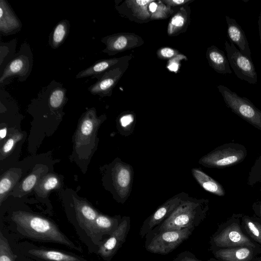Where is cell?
Wrapping results in <instances>:
<instances>
[{"label": "cell", "mask_w": 261, "mask_h": 261, "mask_svg": "<svg viewBox=\"0 0 261 261\" xmlns=\"http://www.w3.org/2000/svg\"><path fill=\"white\" fill-rule=\"evenodd\" d=\"M215 258L220 261H250L261 254V250L247 246L212 250Z\"/></svg>", "instance_id": "4fadbf2b"}, {"label": "cell", "mask_w": 261, "mask_h": 261, "mask_svg": "<svg viewBox=\"0 0 261 261\" xmlns=\"http://www.w3.org/2000/svg\"><path fill=\"white\" fill-rule=\"evenodd\" d=\"M178 54V51L171 47H165L160 48L156 52L158 58L162 59H173Z\"/></svg>", "instance_id": "836d02e7"}, {"label": "cell", "mask_w": 261, "mask_h": 261, "mask_svg": "<svg viewBox=\"0 0 261 261\" xmlns=\"http://www.w3.org/2000/svg\"><path fill=\"white\" fill-rule=\"evenodd\" d=\"M258 24L259 37H260V43H261V8H260V13H259V17H258Z\"/></svg>", "instance_id": "ab89813d"}, {"label": "cell", "mask_w": 261, "mask_h": 261, "mask_svg": "<svg viewBox=\"0 0 261 261\" xmlns=\"http://www.w3.org/2000/svg\"><path fill=\"white\" fill-rule=\"evenodd\" d=\"M32 65V59L29 56V54L20 53V51L4 69L1 76V83L14 75H18L19 77L22 79V81L25 80L30 73Z\"/></svg>", "instance_id": "7c38bea8"}, {"label": "cell", "mask_w": 261, "mask_h": 261, "mask_svg": "<svg viewBox=\"0 0 261 261\" xmlns=\"http://www.w3.org/2000/svg\"><path fill=\"white\" fill-rule=\"evenodd\" d=\"M208 261H220L215 258H211L208 260Z\"/></svg>", "instance_id": "7bdbcfd3"}, {"label": "cell", "mask_w": 261, "mask_h": 261, "mask_svg": "<svg viewBox=\"0 0 261 261\" xmlns=\"http://www.w3.org/2000/svg\"><path fill=\"white\" fill-rule=\"evenodd\" d=\"M29 253L48 261H81V259L76 256L54 250L32 249L29 251Z\"/></svg>", "instance_id": "603a6c76"}, {"label": "cell", "mask_w": 261, "mask_h": 261, "mask_svg": "<svg viewBox=\"0 0 261 261\" xmlns=\"http://www.w3.org/2000/svg\"><path fill=\"white\" fill-rule=\"evenodd\" d=\"M133 58L132 55L118 58L104 59L98 61L89 67L80 71L76 75V79L87 77L95 74L104 73L116 65Z\"/></svg>", "instance_id": "d6986e66"}, {"label": "cell", "mask_w": 261, "mask_h": 261, "mask_svg": "<svg viewBox=\"0 0 261 261\" xmlns=\"http://www.w3.org/2000/svg\"><path fill=\"white\" fill-rule=\"evenodd\" d=\"M7 134V129L6 128H3L0 130V137L1 139L4 138Z\"/></svg>", "instance_id": "60d3db41"}, {"label": "cell", "mask_w": 261, "mask_h": 261, "mask_svg": "<svg viewBox=\"0 0 261 261\" xmlns=\"http://www.w3.org/2000/svg\"><path fill=\"white\" fill-rule=\"evenodd\" d=\"M130 229V219L124 217L117 228L99 247L98 253L106 260L109 261L125 242Z\"/></svg>", "instance_id": "9c48e42d"}, {"label": "cell", "mask_w": 261, "mask_h": 261, "mask_svg": "<svg viewBox=\"0 0 261 261\" xmlns=\"http://www.w3.org/2000/svg\"><path fill=\"white\" fill-rule=\"evenodd\" d=\"M59 184L58 178L54 175H48L44 177L37 185V191L40 194H47Z\"/></svg>", "instance_id": "4dcf8cb0"}, {"label": "cell", "mask_w": 261, "mask_h": 261, "mask_svg": "<svg viewBox=\"0 0 261 261\" xmlns=\"http://www.w3.org/2000/svg\"><path fill=\"white\" fill-rule=\"evenodd\" d=\"M190 10L188 6L180 8L171 18L168 27V34L175 36L185 31L190 22Z\"/></svg>", "instance_id": "ffe728a7"}, {"label": "cell", "mask_w": 261, "mask_h": 261, "mask_svg": "<svg viewBox=\"0 0 261 261\" xmlns=\"http://www.w3.org/2000/svg\"><path fill=\"white\" fill-rule=\"evenodd\" d=\"M69 23L67 20L60 21L54 28L52 33L50 45L56 49L66 39L69 32Z\"/></svg>", "instance_id": "4316f807"}, {"label": "cell", "mask_w": 261, "mask_h": 261, "mask_svg": "<svg viewBox=\"0 0 261 261\" xmlns=\"http://www.w3.org/2000/svg\"><path fill=\"white\" fill-rule=\"evenodd\" d=\"M227 25V34L229 42L233 44L244 55L251 58V51L246 36L241 27L236 20L225 16Z\"/></svg>", "instance_id": "9a60e30c"}, {"label": "cell", "mask_w": 261, "mask_h": 261, "mask_svg": "<svg viewBox=\"0 0 261 261\" xmlns=\"http://www.w3.org/2000/svg\"><path fill=\"white\" fill-rule=\"evenodd\" d=\"M152 0L127 1L125 2L127 7L130 9L132 15L140 20H147L151 18L148 10V5Z\"/></svg>", "instance_id": "484cf974"}, {"label": "cell", "mask_w": 261, "mask_h": 261, "mask_svg": "<svg viewBox=\"0 0 261 261\" xmlns=\"http://www.w3.org/2000/svg\"><path fill=\"white\" fill-rule=\"evenodd\" d=\"M17 256L11 250L7 239L0 232V261H15Z\"/></svg>", "instance_id": "f546056e"}, {"label": "cell", "mask_w": 261, "mask_h": 261, "mask_svg": "<svg viewBox=\"0 0 261 261\" xmlns=\"http://www.w3.org/2000/svg\"><path fill=\"white\" fill-rule=\"evenodd\" d=\"M193 1L190 0H164L162 2L167 6L170 8L186 5Z\"/></svg>", "instance_id": "8d00e7d4"}, {"label": "cell", "mask_w": 261, "mask_h": 261, "mask_svg": "<svg viewBox=\"0 0 261 261\" xmlns=\"http://www.w3.org/2000/svg\"><path fill=\"white\" fill-rule=\"evenodd\" d=\"M217 88L226 105L232 112L261 130V111L246 97L240 96L225 86Z\"/></svg>", "instance_id": "277c9868"}, {"label": "cell", "mask_w": 261, "mask_h": 261, "mask_svg": "<svg viewBox=\"0 0 261 261\" xmlns=\"http://www.w3.org/2000/svg\"><path fill=\"white\" fill-rule=\"evenodd\" d=\"M206 58L210 66L217 73L222 74L232 73L227 56L216 46L212 45L207 48Z\"/></svg>", "instance_id": "ac0fdd59"}, {"label": "cell", "mask_w": 261, "mask_h": 261, "mask_svg": "<svg viewBox=\"0 0 261 261\" xmlns=\"http://www.w3.org/2000/svg\"><path fill=\"white\" fill-rule=\"evenodd\" d=\"M115 188L121 198H126L130 190L133 173L129 165L117 163L113 170Z\"/></svg>", "instance_id": "5bb4252c"}, {"label": "cell", "mask_w": 261, "mask_h": 261, "mask_svg": "<svg viewBox=\"0 0 261 261\" xmlns=\"http://www.w3.org/2000/svg\"><path fill=\"white\" fill-rule=\"evenodd\" d=\"M97 122L95 110H89L81 122L78 132V141H83L87 139L92 134Z\"/></svg>", "instance_id": "cb8c5ba5"}, {"label": "cell", "mask_w": 261, "mask_h": 261, "mask_svg": "<svg viewBox=\"0 0 261 261\" xmlns=\"http://www.w3.org/2000/svg\"><path fill=\"white\" fill-rule=\"evenodd\" d=\"M74 207L77 220L81 226L91 235L94 233V225L98 213L85 201L75 200Z\"/></svg>", "instance_id": "e0dca14e"}, {"label": "cell", "mask_w": 261, "mask_h": 261, "mask_svg": "<svg viewBox=\"0 0 261 261\" xmlns=\"http://www.w3.org/2000/svg\"><path fill=\"white\" fill-rule=\"evenodd\" d=\"M241 227L244 233L261 246V221L258 217L244 215L241 218Z\"/></svg>", "instance_id": "7402d4cb"}, {"label": "cell", "mask_w": 261, "mask_h": 261, "mask_svg": "<svg viewBox=\"0 0 261 261\" xmlns=\"http://www.w3.org/2000/svg\"><path fill=\"white\" fill-rule=\"evenodd\" d=\"M246 155V149L242 145L228 143L215 148L202 157L199 162L207 167L222 168L241 162Z\"/></svg>", "instance_id": "5b68a950"}, {"label": "cell", "mask_w": 261, "mask_h": 261, "mask_svg": "<svg viewBox=\"0 0 261 261\" xmlns=\"http://www.w3.org/2000/svg\"><path fill=\"white\" fill-rule=\"evenodd\" d=\"M194 228L195 227L190 226L180 230L155 233L146 246V249L151 253L167 254L188 239Z\"/></svg>", "instance_id": "8992f818"}, {"label": "cell", "mask_w": 261, "mask_h": 261, "mask_svg": "<svg viewBox=\"0 0 261 261\" xmlns=\"http://www.w3.org/2000/svg\"><path fill=\"white\" fill-rule=\"evenodd\" d=\"M101 42L106 45L102 51L111 56L140 46L144 43L141 37L130 33H120L108 36L102 39Z\"/></svg>", "instance_id": "30bf717a"}, {"label": "cell", "mask_w": 261, "mask_h": 261, "mask_svg": "<svg viewBox=\"0 0 261 261\" xmlns=\"http://www.w3.org/2000/svg\"><path fill=\"white\" fill-rule=\"evenodd\" d=\"M134 117L132 114H126L121 117L120 122L121 125L123 127H127L134 121Z\"/></svg>", "instance_id": "74e56055"}, {"label": "cell", "mask_w": 261, "mask_h": 261, "mask_svg": "<svg viewBox=\"0 0 261 261\" xmlns=\"http://www.w3.org/2000/svg\"><path fill=\"white\" fill-rule=\"evenodd\" d=\"M192 174L197 182L205 190L219 196H223L225 192L218 182L198 168L192 170Z\"/></svg>", "instance_id": "44dd1931"}, {"label": "cell", "mask_w": 261, "mask_h": 261, "mask_svg": "<svg viewBox=\"0 0 261 261\" xmlns=\"http://www.w3.org/2000/svg\"><path fill=\"white\" fill-rule=\"evenodd\" d=\"M173 261H202L198 259L192 252L186 251L178 254Z\"/></svg>", "instance_id": "d590c367"}, {"label": "cell", "mask_w": 261, "mask_h": 261, "mask_svg": "<svg viewBox=\"0 0 261 261\" xmlns=\"http://www.w3.org/2000/svg\"><path fill=\"white\" fill-rule=\"evenodd\" d=\"M21 23L9 4L5 0L0 1V31L3 35H10L18 31Z\"/></svg>", "instance_id": "2e32d148"}, {"label": "cell", "mask_w": 261, "mask_h": 261, "mask_svg": "<svg viewBox=\"0 0 261 261\" xmlns=\"http://www.w3.org/2000/svg\"><path fill=\"white\" fill-rule=\"evenodd\" d=\"M12 219L20 233L30 239L51 242L82 251L53 222L41 216L23 211L13 213Z\"/></svg>", "instance_id": "6da1fadb"}, {"label": "cell", "mask_w": 261, "mask_h": 261, "mask_svg": "<svg viewBox=\"0 0 261 261\" xmlns=\"http://www.w3.org/2000/svg\"><path fill=\"white\" fill-rule=\"evenodd\" d=\"M18 177L16 174L12 172H8L2 177L0 181V202L1 204L4 198L11 190L17 180Z\"/></svg>", "instance_id": "f1b7e54d"}, {"label": "cell", "mask_w": 261, "mask_h": 261, "mask_svg": "<svg viewBox=\"0 0 261 261\" xmlns=\"http://www.w3.org/2000/svg\"><path fill=\"white\" fill-rule=\"evenodd\" d=\"M224 46L230 66L237 77L251 84H256L257 74L251 59L227 41L225 42Z\"/></svg>", "instance_id": "52a82bcc"}, {"label": "cell", "mask_w": 261, "mask_h": 261, "mask_svg": "<svg viewBox=\"0 0 261 261\" xmlns=\"http://www.w3.org/2000/svg\"><path fill=\"white\" fill-rule=\"evenodd\" d=\"M254 211L257 216H258V218L261 221V202L258 205L257 208H254Z\"/></svg>", "instance_id": "f35d334b"}, {"label": "cell", "mask_w": 261, "mask_h": 261, "mask_svg": "<svg viewBox=\"0 0 261 261\" xmlns=\"http://www.w3.org/2000/svg\"><path fill=\"white\" fill-rule=\"evenodd\" d=\"M65 90L57 88L50 92L49 97V103L51 107L57 109L60 107L65 100Z\"/></svg>", "instance_id": "1f68e13d"}, {"label": "cell", "mask_w": 261, "mask_h": 261, "mask_svg": "<svg viewBox=\"0 0 261 261\" xmlns=\"http://www.w3.org/2000/svg\"><path fill=\"white\" fill-rule=\"evenodd\" d=\"M170 7L167 6L162 1H152L148 5V10L151 19L164 18L172 13Z\"/></svg>", "instance_id": "83f0119b"}, {"label": "cell", "mask_w": 261, "mask_h": 261, "mask_svg": "<svg viewBox=\"0 0 261 261\" xmlns=\"http://www.w3.org/2000/svg\"><path fill=\"white\" fill-rule=\"evenodd\" d=\"M208 209L206 201L191 197L182 198L179 204L158 228L156 233L199 225Z\"/></svg>", "instance_id": "7a4b0ae2"}, {"label": "cell", "mask_w": 261, "mask_h": 261, "mask_svg": "<svg viewBox=\"0 0 261 261\" xmlns=\"http://www.w3.org/2000/svg\"><path fill=\"white\" fill-rule=\"evenodd\" d=\"M121 220L115 218L98 214L94 225V232L111 235L118 227Z\"/></svg>", "instance_id": "d4e9b609"}, {"label": "cell", "mask_w": 261, "mask_h": 261, "mask_svg": "<svg viewBox=\"0 0 261 261\" xmlns=\"http://www.w3.org/2000/svg\"><path fill=\"white\" fill-rule=\"evenodd\" d=\"M131 59L124 61L104 72L102 76L88 89L93 95L110 96L112 90L129 66Z\"/></svg>", "instance_id": "ba28073f"}, {"label": "cell", "mask_w": 261, "mask_h": 261, "mask_svg": "<svg viewBox=\"0 0 261 261\" xmlns=\"http://www.w3.org/2000/svg\"><path fill=\"white\" fill-rule=\"evenodd\" d=\"M37 176L35 174H31L26 177L21 184V189L25 192L30 191L35 186L37 181Z\"/></svg>", "instance_id": "e575fe53"}, {"label": "cell", "mask_w": 261, "mask_h": 261, "mask_svg": "<svg viewBox=\"0 0 261 261\" xmlns=\"http://www.w3.org/2000/svg\"><path fill=\"white\" fill-rule=\"evenodd\" d=\"M250 261H261V256H256Z\"/></svg>", "instance_id": "b9f144b4"}, {"label": "cell", "mask_w": 261, "mask_h": 261, "mask_svg": "<svg viewBox=\"0 0 261 261\" xmlns=\"http://www.w3.org/2000/svg\"><path fill=\"white\" fill-rule=\"evenodd\" d=\"M22 138V134L16 133L10 137L4 144L1 149V154L3 155L8 154L13 149L15 144Z\"/></svg>", "instance_id": "d6a6232c"}, {"label": "cell", "mask_w": 261, "mask_h": 261, "mask_svg": "<svg viewBox=\"0 0 261 261\" xmlns=\"http://www.w3.org/2000/svg\"><path fill=\"white\" fill-rule=\"evenodd\" d=\"M183 195L179 194L168 199L144 221L140 231L141 238L148 234L171 214L185 197Z\"/></svg>", "instance_id": "8fae6325"}, {"label": "cell", "mask_w": 261, "mask_h": 261, "mask_svg": "<svg viewBox=\"0 0 261 261\" xmlns=\"http://www.w3.org/2000/svg\"><path fill=\"white\" fill-rule=\"evenodd\" d=\"M242 216V214H234L218 226L210 241L211 250L239 246H247L261 250V246L243 231L241 224Z\"/></svg>", "instance_id": "3957f363"}]
</instances>
